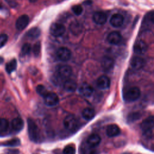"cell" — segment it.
<instances>
[{
  "instance_id": "cell-1",
  "label": "cell",
  "mask_w": 154,
  "mask_h": 154,
  "mask_svg": "<svg viewBox=\"0 0 154 154\" xmlns=\"http://www.w3.org/2000/svg\"><path fill=\"white\" fill-rule=\"evenodd\" d=\"M28 132L29 139L34 142L38 143L41 140V134L38 127L31 119H28Z\"/></svg>"
},
{
  "instance_id": "cell-2",
  "label": "cell",
  "mask_w": 154,
  "mask_h": 154,
  "mask_svg": "<svg viewBox=\"0 0 154 154\" xmlns=\"http://www.w3.org/2000/svg\"><path fill=\"white\" fill-rule=\"evenodd\" d=\"M154 127V119L152 116L148 117L141 124V128L143 134L147 138H151L153 136Z\"/></svg>"
},
{
  "instance_id": "cell-3",
  "label": "cell",
  "mask_w": 154,
  "mask_h": 154,
  "mask_svg": "<svg viewBox=\"0 0 154 154\" xmlns=\"http://www.w3.org/2000/svg\"><path fill=\"white\" fill-rule=\"evenodd\" d=\"M140 90L137 87H133L130 88L125 93L124 99L127 102H132L137 100L140 97Z\"/></svg>"
},
{
  "instance_id": "cell-4",
  "label": "cell",
  "mask_w": 154,
  "mask_h": 154,
  "mask_svg": "<svg viewBox=\"0 0 154 154\" xmlns=\"http://www.w3.org/2000/svg\"><path fill=\"white\" fill-rule=\"evenodd\" d=\"M57 73L61 79H68L72 74V68L68 65H60L57 67Z\"/></svg>"
},
{
  "instance_id": "cell-5",
  "label": "cell",
  "mask_w": 154,
  "mask_h": 154,
  "mask_svg": "<svg viewBox=\"0 0 154 154\" xmlns=\"http://www.w3.org/2000/svg\"><path fill=\"white\" fill-rule=\"evenodd\" d=\"M63 124L65 128L70 131L76 130L78 125L76 118L73 115L66 116L63 121Z\"/></svg>"
},
{
  "instance_id": "cell-6",
  "label": "cell",
  "mask_w": 154,
  "mask_h": 154,
  "mask_svg": "<svg viewBox=\"0 0 154 154\" xmlns=\"http://www.w3.org/2000/svg\"><path fill=\"white\" fill-rule=\"evenodd\" d=\"M45 103L48 106H54L59 102V98L57 94L53 92H48L44 96Z\"/></svg>"
},
{
  "instance_id": "cell-7",
  "label": "cell",
  "mask_w": 154,
  "mask_h": 154,
  "mask_svg": "<svg viewBox=\"0 0 154 154\" xmlns=\"http://www.w3.org/2000/svg\"><path fill=\"white\" fill-rule=\"evenodd\" d=\"M49 31L53 36L60 37L64 34L66 31V28L63 24L59 23H54L51 25Z\"/></svg>"
},
{
  "instance_id": "cell-8",
  "label": "cell",
  "mask_w": 154,
  "mask_h": 154,
  "mask_svg": "<svg viewBox=\"0 0 154 154\" xmlns=\"http://www.w3.org/2000/svg\"><path fill=\"white\" fill-rule=\"evenodd\" d=\"M72 54L70 51L65 47L60 48L57 51V56L58 58L63 61H68L71 57Z\"/></svg>"
},
{
  "instance_id": "cell-9",
  "label": "cell",
  "mask_w": 154,
  "mask_h": 154,
  "mask_svg": "<svg viewBox=\"0 0 154 154\" xmlns=\"http://www.w3.org/2000/svg\"><path fill=\"white\" fill-rule=\"evenodd\" d=\"M29 23V17L26 14L20 16L16 21L15 26L19 31L24 29Z\"/></svg>"
},
{
  "instance_id": "cell-10",
  "label": "cell",
  "mask_w": 154,
  "mask_h": 154,
  "mask_svg": "<svg viewBox=\"0 0 154 154\" xmlns=\"http://www.w3.org/2000/svg\"><path fill=\"white\" fill-rule=\"evenodd\" d=\"M148 49V46L147 43L143 40L137 41L134 45V51L135 53L138 55H141L144 54Z\"/></svg>"
},
{
  "instance_id": "cell-11",
  "label": "cell",
  "mask_w": 154,
  "mask_h": 154,
  "mask_svg": "<svg viewBox=\"0 0 154 154\" xmlns=\"http://www.w3.org/2000/svg\"><path fill=\"white\" fill-rule=\"evenodd\" d=\"M80 154H98L99 152L96 147L89 146L87 142H84L81 144L79 147Z\"/></svg>"
},
{
  "instance_id": "cell-12",
  "label": "cell",
  "mask_w": 154,
  "mask_h": 154,
  "mask_svg": "<svg viewBox=\"0 0 154 154\" xmlns=\"http://www.w3.org/2000/svg\"><path fill=\"white\" fill-rule=\"evenodd\" d=\"M114 66V60L109 57H105L101 61V66L105 72H109L112 69Z\"/></svg>"
},
{
  "instance_id": "cell-13",
  "label": "cell",
  "mask_w": 154,
  "mask_h": 154,
  "mask_svg": "<svg viewBox=\"0 0 154 154\" xmlns=\"http://www.w3.org/2000/svg\"><path fill=\"white\" fill-rule=\"evenodd\" d=\"M96 84L97 87L100 89H107L110 86V79L108 76L105 75H102L97 79Z\"/></svg>"
},
{
  "instance_id": "cell-14",
  "label": "cell",
  "mask_w": 154,
  "mask_h": 154,
  "mask_svg": "<svg viewBox=\"0 0 154 154\" xmlns=\"http://www.w3.org/2000/svg\"><path fill=\"white\" fill-rule=\"evenodd\" d=\"M79 92L85 97H90L93 93V87L87 83H83L79 88Z\"/></svg>"
},
{
  "instance_id": "cell-15",
  "label": "cell",
  "mask_w": 154,
  "mask_h": 154,
  "mask_svg": "<svg viewBox=\"0 0 154 154\" xmlns=\"http://www.w3.org/2000/svg\"><path fill=\"white\" fill-rule=\"evenodd\" d=\"M124 19L123 17L120 14H113L109 20L111 26L115 28H118L121 26L123 23Z\"/></svg>"
},
{
  "instance_id": "cell-16",
  "label": "cell",
  "mask_w": 154,
  "mask_h": 154,
  "mask_svg": "<svg viewBox=\"0 0 154 154\" xmlns=\"http://www.w3.org/2000/svg\"><path fill=\"white\" fill-rule=\"evenodd\" d=\"M122 40V36L119 32L113 31L109 34L107 37V41L111 45H118Z\"/></svg>"
},
{
  "instance_id": "cell-17",
  "label": "cell",
  "mask_w": 154,
  "mask_h": 154,
  "mask_svg": "<svg viewBox=\"0 0 154 154\" xmlns=\"http://www.w3.org/2000/svg\"><path fill=\"white\" fill-rule=\"evenodd\" d=\"M100 141L101 138L100 136L96 134H92L90 135L86 141L87 143L93 147H96L97 146H98Z\"/></svg>"
},
{
  "instance_id": "cell-18",
  "label": "cell",
  "mask_w": 154,
  "mask_h": 154,
  "mask_svg": "<svg viewBox=\"0 0 154 154\" xmlns=\"http://www.w3.org/2000/svg\"><path fill=\"white\" fill-rule=\"evenodd\" d=\"M120 133V129L119 127L115 124L109 125L106 127V134L109 137H114L119 135Z\"/></svg>"
},
{
  "instance_id": "cell-19",
  "label": "cell",
  "mask_w": 154,
  "mask_h": 154,
  "mask_svg": "<svg viewBox=\"0 0 154 154\" xmlns=\"http://www.w3.org/2000/svg\"><path fill=\"white\" fill-rule=\"evenodd\" d=\"M131 66L135 70H140L144 66V60L140 57H134L131 61Z\"/></svg>"
},
{
  "instance_id": "cell-20",
  "label": "cell",
  "mask_w": 154,
  "mask_h": 154,
  "mask_svg": "<svg viewBox=\"0 0 154 154\" xmlns=\"http://www.w3.org/2000/svg\"><path fill=\"white\" fill-rule=\"evenodd\" d=\"M107 17L105 13L101 11L96 12L93 16V21L98 25H103L106 22Z\"/></svg>"
},
{
  "instance_id": "cell-21",
  "label": "cell",
  "mask_w": 154,
  "mask_h": 154,
  "mask_svg": "<svg viewBox=\"0 0 154 154\" xmlns=\"http://www.w3.org/2000/svg\"><path fill=\"white\" fill-rule=\"evenodd\" d=\"M24 126L23 120L20 117L14 118L11 122V127L16 131H21Z\"/></svg>"
},
{
  "instance_id": "cell-22",
  "label": "cell",
  "mask_w": 154,
  "mask_h": 154,
  "mask_svg": "<svg viewBox=\"0 0 154 154\" xmlns=\"http://www.w3.org/2000/svg\"><path fill=\"white\" fill-rule=\"evenodd\" d=\"M63 87L67 91L73 92L76 89L77 84L76 82L72 79H67L64 83Z\"/></svg>"
},
{
  "instance_id": "cell-23",
  "label": "cell",
  "mask_w": 154,
  "mask_h": 154,
  "mask_svg": "<svg viewBox=\"0 0 154 154\" xmlns=\"http://www.w3.org/2000/svg\"><path fill=\"white\" fill-rule=\"evenodd\" d=\"M95 115L94 110L91 108H85L83 109L82 112V117L86 120H91Z\"/></svg>"
},
{
  "instance_id": "cell-24",
  "label": "cell",
  "mask_w": 154,
  "mask_h": 154,
  "mask_svg": "<svg viewBox=\"0 0 154 154\" xmlns=\"http://www.w3.org/2000/svg\"><path fill=\"white\" fill-rule=\"evenodd\" d=\"M40 29L37 27H34L28 30L26 34V36L30 39L37 38L40 35Z\"/></svg>"
},
{
  "instance_id": "cell-25",
  "label": "cell",
  "mask_w": 154,
  "mask_h": 154,
  "mask_svg": "<svg viewBox=\"0 0 154 154\" xmlns=\"http://www.w3.org/2000/svg\"><path fill=\"white\" fill-rule=\"evenodd\" d=\"M70 30L74 35L79 34L82 30V25L78 22H73L70 25Z\"/></svg>"
},
{
  "instance_id": "cell-26",
  "label": "cell",
  "mask_w": 154,
  "mask_h": 154,
  "mask_svg": "<svg viewBox=\"0 0 154 154\" xmlns=\"http://www.w3.org/2000/svg\"><path fill=\"white\" fill-rule=\"evenodd\" d=\"M17 67V61L15 59H13L7 63L5 65V70L8 73L10 74L14 72Z\"/></svg>"
},
{
  "instance_id": "cell-27",
  "label": "cell",
  "mask_w": 154,
  "mask_h": 154,
  "mask_svg": "<svg viewBox=\"0 0 154 154\" xmlns=\"http://www.w3.org/2000/svg\"><path fill=\"white\" fill-rule=\"evenodd\" d=\"M143 23L144 24V27H151L153 23V13L152 11L148 13L145 16Z\"/></svg>"
},
{
  "instance_id": "cell-28",
  "label": "cell",
  "mask_w": 154,
  "mask_h": 154,
  "mask_svg": "<svg viewBox=\"0 0 154 154\" xmlns=\"http://www.w3.org/2000/svg\"><path fill=\"white\" fill-rule=\"evenodd\" d=\"M20 144V140L19 138H15L2 143L1 145L4 146H7V147H16V146H19Z\"/></svg>"
},
{
  "instance_id": "cell-29",
  "label": "cell",
  "mask_w": 154,
  "mask_h": 154,
  "mask_svg": "<svg viewBox=\"0 0 154 154\" xmlns=\"http://www.w3.org/2000/svg\"><path fill=\"white\" fill-rule=\"evenodd\" d=\"M9 123L8 120L4 118H0V132H6L8 128Z\"/></svg>"
},
{
  "instance_id": "cell-30",
  "label": "cell",
  "mask_w": 154,
  "mask_h": 154,
  "mask_svg": "<svg viewBox=\"0 0 154 154\" xmlns=\"http://www.w3.org/2000/svg\"><path fill=\"white\" fill-rule=\"evenodd\" d=\"M31 51V46L29 43H25L21 48V54L23 56L27 55L30 54Z\"/></svg>"
},
{
  "instance_id": "cell-31",
  "label": "cell",
  "mask_w": 154,
  "mask_h": 154,
  "mask_svg": "<svg viewBox=\"0 0 154 154\" xmlns=\"http://www.w3.org/2000/svg\"><path fill=\"white\" fill-rule=\"evenodd\" d=\"M36 91L40 96H43V97H44L48 93L46 88L43 85H37V87L36 88Z\"/></svg>"
},
{
  "instance_id": "cell-32",
  "label": "cell",
  "mask_w": 154,
  "mask_h": 154,
  "mask_svg": "<svg viewBox=\"0 0 154 154\" xmlns=\"http://www.w3.org/2000/svg\"><path fill=\"white\" fill-rule=\"evenodd\" d=\"M63 154H75L76 150L73 145L66 146L63 149Z\"/></svg>"
},
{
  "instance_id": "cell-33",
  "label": "cell",
  "mask_w": 154,
  "mask_h": 154,
  "mask_svg": "<svg viewBox=\"0 0 154 154\" xmlns=\"http://www.w3.org/2000/svg\"><path fill=\"white\" fill-rule=\"evenodd\" d=\"M41 51V43L40 42H36L32 48V52L35 57H38Z\"/></svg>"
},
{
  "instance_id": "cell-34",
  "label": "cell",
  "mask_w": 154,
  "mask_h": 154,
  "mask_svg": "<svg viewBox=\"0 0 154 154\" xmlns=\"http://www.w3.org/2000/svg\"><path fill=\"white\" fill-rule=\"evenodd\" d=\"M141 117L139 112H132L128 115V120L130 122L136 121L138 119H140Z\"/></svg>"
},
{
  "instance_id": "cell-35",
  "label": "cell",
  "mask_w": 154,
  "mask_h": 154,
  "mask_svg": "<svg viewBox=\"0 0 154 154\" xmlns=\"http://www.w3.org/2000/svg\"><path fill=\"white\" fill-rule=\"evenodd\" d=\"M8 37L6 34H0V48H2L7 42Z\"/></svg>"
},
{
  "instance_id": "cell-36",
  "label": "cell",
  "mask_w": 154,
  "mask_h": 154,
  "mask_svg": "<svg viewBox=\"0 0 154 154\" xmlns=\"http://www.w3.org/2000/svg\"><path fill=\"white\" fill-rule=\"evenodd\" d=\"M72 11H73V13L78 16V15H80L82 13V7L80 5H73L72 7Z\"/></svg>"
},
{
  "instance_id": "cell-37",
  "label": "cell",
  "mask_w": 154,
  "mask_h": 154,
  "mask_svg": "<svg viewBox=\"0 0 154 154\" xmlns=\"http://www.w3.org/2000/svg\"><path fill=\"white\" fill-rule=\"evenodd\" d=\"M6 154H19V150L18 149H7L5 151Z\"/></svg>"
},
{
  "instance_id": "cell-38",
  "label": "cell",
  "mask_w": 154,
  "mask_h": 154,
  "mask_svg": "<svg viewBox=\"0 0 154 154\" xmlns=\"http://www.w3.org/2000/svg\"><path fill=\"white\" fill-rule=\"evenodd\" d=\"M5 1L7 2V3L8 4V5L13 7H15L16 5V3L15 2L14 0H5Z\"/></svg>"
},
{
  "instance_id": "cell-39",
  "label": "cell",
  "mask_w": 154,
  "mask_h": 154,
  "mask_svg": "<svg viewBox=\"0 0 154 154\" xmlns=\"http://www.w3.org/2000/svg\"><path fill=\"white\" fill-rule=\"evenodd\" d=\"M4 62V58L2 57H0V64H1Z\"/></svg>"
},
{
  "instance_id": "cell-40",
  "label": "cell",
  "mask_w": 154,
  "mask_h": 154,
  "mask_svg": "<svg viewBox=\"0 0 154 154\" xmlns=\"http://www.w3.org/2000/svg\"><path fill=\"white\" fill-rule=\"evenodd\" d=\"M29 1L30 2H32L33 3V2H35L37 0H29Z\"/></svg>"
}]
</instances>
